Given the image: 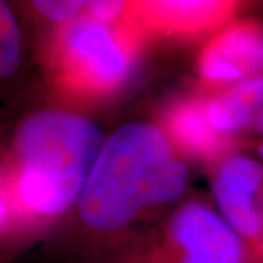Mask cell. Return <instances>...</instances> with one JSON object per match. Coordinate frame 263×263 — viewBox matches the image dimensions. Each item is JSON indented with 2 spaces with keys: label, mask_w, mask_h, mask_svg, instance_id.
<instances>
[{
  "label": "cell",
  "mask_w": 263,
  "mask_h": 263,
  "mask_svg": "<svg viewBox=\"0 0 263 263\" xmlns=\"http://www.w3.org/2000/svg\"><path fill=\"white\" fill-rule=\"evenodd\" d=\"M84 116L51 110L19 126L2 179V233L28 230L69 209L82 195L103 146Z\"/></svg>",
  "instance_id": "6da1fadb"
},
{
  "label": "cell",
  "mask_w": 263,
  "mask_h": 263,
  "mask_svg": "<svg viewBox=\"0 0 263 263\" xmlns=\"http://www.w3.org/2000/svg\"><path fill=\"white\" fill-rule=\"evenodd\" d=\"M187 184V168L162 127L132 122L104 141L79 197L88 230L113 235L142 212L176 200Z\"/></svg>",
  "instance_id": "7a4b0ae2"
},
{
  "label": "cell",
  "mask_w": 263,
  "mask_h": 263,
  "mask_svg": "<svg viewBox=\"0 0 263 263\" xmlns=\"http://www.w3.org/2000/svg\"><path fill=\"white\" fill-rule=\"evenodd\" d=\"M138 31L132 22L108 24L89 13L60 25L50 50L54 81L75 97L114 94L133 73Z\"/></svg>",
  "instance_id": "3957f363"
},
{
  "label": "cell",
  "mask_w": 263,
  "mask_h": 263,
  "mask_svg": "<svg viewBox=\"0 0 263 263\" xmlns=\"http://www.w3.org/2000/svg\"><path fill=\"white\" fill-rule=\"evenodd\" d=\"M100 263H259L222 216L199 202L180 208L151 237L124 243Z\"/></svg>",
  "instance_id": "277c9868"
},
{
  "label": "cell",
  "mask_w": 263,
  "mask_h": 263,
  "mask_svg": "<svg viewBox=\"0 0 263 263\" xmlns=\"http://www.w3.org/2000/svg\"><path fill=\"white\" fill-rule=\"evenodd\" d=\"M212 192L224 219L245 240L257 260L262 238L263 162L246 155H227L216 165Z\"/></svg>",
  "instance_id": "5b68a950"
},
{
  "label": "cell",
  "mask_w": 263,
  "mask_h": 263,
  "mask_svg": "<svg viewBox=\"0 0 263 263\" xmlns=\"http://www.w3.org/2000/svg\"><path fill=\"white\" fill-rule=\"evenodd\" d=\"M199 73L211 85H234L263 75V24L241 21L209 40L199 57Z\"/></svg>",
  "instance_id": "8992f818"
},
{
  "label": "cell",
  "mask_w": 263,
  "mask_h": 263,
  "mask_svg": "<svg viewBox=\"0 0 263 263\" xmlns=\"http://www.w3.org/2000/svg\"><path fill=\"white\" fill-rule=\"evenodd\" d=\"M237 0H132L130 22L164 35H199L224 24Z\"/></svg>",
  "instance_id": "52a82bcc"
},
{
  "label": "cell",
  "mask_w": 263,
  "mask_h": 263,
  "mask_svg": "<svg viewBox=\"0 0 263 263\" xmlns=\"http://www.w3.org/2000/svg\"><path fill=\"white\" fill-rule=\"evenodd\" d=\"M162 123L171 143L196 158L212 160L228 148L230 138L218 133L208 119L206 103L184 100L173 104Z\"/></svg>",
  "instance_id": "ba28073f"
},
{
  "label": "cell",
  "mask_w": 263,
  "mask_h": 263,
  "mask_svg": "<svg viewBox=\"0 0 263 263\" xmlns=\"http://www.w3.org/2000/svg\"><path fill=\"white\" fill-rule=\"evenodd\" d=\"M263 110V75L231 85L206 101V114L218 133L230 135L252 129Z\"/></svg>",
  "instance_id": "9c48e42d"
},
{
  "label": "cell",
  "mask_w": 263,
  "mask_h": 263,
  "mask_svg": "<svg viewBox=\"0 0 263 263\" xmlns=\"http://www.w3.org/2000/svg\"><path fill=\"white\" fill-rule=\"evenodd\" d=\"M21 59V29L8 0H0V72L10 76Z\"/></svg>",
  "instance_id": "30bf717a"
},
{
  "label": "cell",
  "mask_w": 263,
  "mask_h": 263,
  "mask_svg": "<svg viewBox=\"0 0 263 263\" xmlns=\"http://www.w3.org/2000/svg\"><path fill=\"white\" fill-rule=\"evenodd\" d=\"M31 5L41 18L60 27L82 15L86 0H31Z\"/></svg>",
  "instance_id": "8fae6325"
},
{
  "label": "cell",
  "mask_w": 263,
  "mask_h": 263,
  "mask_svg": "<svg viewBox=\"0 0 263 263\" xmlns=\"http://www.w3.org/2000/svg\"><path fill=\"white\" fill-rule=\"evenodd\" d=\"M132 0H86V10L91 16L108 24L130 22Z\"/></svg>",
  "instance_id": "7c38bea8"
},
{
  "label": "cell",
  "mask_w": 263,
  "mask_h": 263,
  "mask_svg": "<svg viewBox=\"0 0 263 263\" xmlns=\"http://www.w3.org/2000/svg\"><path fill=\"white\" fill-rule=\"evenodd\" d=\"M250 130L254 132V133H257V135H260V136H263V110L262 113L257 116V119L254 120L253 126H252Z\"/></svg>",
  "instance_id": "4fadbf2b"
},
{
  "label": "cell",
  "mask_w": 263,
  "mask_h": 263,
  "mask_svg": "<svg viewBox=\"0 0 263 263\" xmlns=\"http://www.w3.org/2000/svg\"><path fill=\"white\" fill-rule=\"evenodd\" d=\"M260 218H262V238H260V246L257 252V260L259 263H263V193L260 196Z\"/></svg>",
  "instance_id": "5bb4252c"
},
{
  "label": "cell",
  "mask_w": 263,
  "mask_h": 263,
  "mask_svg": "<svg viewBox=\"0 0 263 263\" xmlns=\"http://www.w3.org/2000/svg\"><path fill=\"white\" fill-rule=\"evenodd\" d=\"M257 154H259V157H260L263 161V142H260L259 146H257Z\"/></svg>",
  "instance_id": "9a60e30c"
}]
</instances>
